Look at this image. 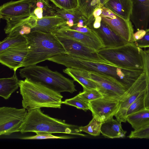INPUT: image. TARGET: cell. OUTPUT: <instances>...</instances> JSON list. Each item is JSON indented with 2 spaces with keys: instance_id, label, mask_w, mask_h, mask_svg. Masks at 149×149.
<instances>
[{
  "instance_id": "obj_1",
  "label": "cell",
  "mask_w": 149,
  "mask_h": 149,
  "mask_svg": "<svg viewBox=\"0 0 149 149\" xmlns=\"http://www.w3.org/2000/svg\"><path fill=\"white\" fill-rule=\"evenodd\" d=\"M24 36L28 50L22 67L36 65L55 55L66 53L62 45L52 33L33 30Z\"/></svg>"
},
{
  "instance_id": "obj_2",
  "label": "cell",
  "mask_w": 149,
  "mask_h": 149,
  "mask_svg": "<svg viewBox=\"0 0 149 149\" xmlns=\"http://www.w3.org/2000/svg\"><path fill=\"white\" fill-rule=\"evenodd\" d=\"M19 87L22 106L28 111L43 107L61 108L63 96L61 93L26 78L20 80Z\"/></svg>"
},
{
  "instance_id": "obj_3",
  "label": "cell",
  "mask_w": 149,
  "mask_h": 149,
  "mask_svg": "<svg viewBox=\"0 0 149 149\" xmlns=\"http://www.w3.org/2000/svg\"><path fill=\"white\" fill-rule=\"evenodd\" d=\"M79 127L66 123L65 120L51 117L44 113L40 108H38L28 111L19 132L22 134L41 132L86 136L80 131Z\"/></svg>"
},
{
  "instance_id": "obj_4",
  "label": "cell",
  "mask_w": 149,
  "mask_h": 149,
  "mask_svg": "<svg viewBox=\"0 0 149 149\" xmlns=\"http://www.w3.org/2000/svg\"><path fill=\"white\" fill-rule=\"evenodd\" d=\"M20 76L38 83L58 93H72L77 90L74 80L68 79L57 71L50 70L47 66L36 65L24 67L19 70Z\"/></svg>"
},
{
  "instance_id": "obj_5",
  "label": "cell",
  "mask_w": 149,
  "mask_h": 149,
  "mask_svg": "<svg viewBox=\"0 0 149 149\" xmlns=\"http://www.w3.org/2000/svg\"><path fill=\"white\" fill-rule=\"evenodd\" d=\"M48 60L67 68L102 73L110 76L121 83L125 76V68L79 58L66 53L53 56Z\"/></svg>"
},
{
  "instance_id": "obj_6",
  "label": "cell",
  "mask_w": 149,
  "mask_h": 149,
  "mask_svg": "<svg viewBox=\"0 0 149 149\" xmlns=\"http://www.w3.org/2000/svg\"><path fill=\"white\" fill-rule=\"evenodd\" d=\"M98 53L106 60L118 67L143 70L141 56L134 42H128L118 47L103 48Z\"/></svg>"
},
{
  "instance_id": "obj_7",
  "label": "cell",
  "mask_w": 149,
  "mask_h": 149,
  "mask_svg": "<svg viewBox=\"0 0 149 149\" xmlns=\"http://www.w3.org/2000/svg\"><path fill=\"white\" fill-rule=\"evenodd\" d=\"M147 81V75L143 72L119 100L118 108L114 116L118 121L126 122L127 113L129 107L146 90Z\"/></svg>"
},
{
  "instance_id": "obj_8",
  "label": "cell",
  "mask_w": 149,
  "mask_h": 149,
  "mask_svg": "<svg viewBox=\"0 0 149 149\" xmlns=\"http://www.w3.org/2000/svg\"><path fill=\"white\" fill-rule=\"evenodd\" d=\"M54 35L62 45L66 54L91 61L114 65L101 56L97 51L68 37Z\"/></svg>"
},
{
  "instance_id": "obj_9",
  "label": "cell",
  "mask_w": 149,
  "mask_h": 149,
  "mask_svg": "<svg viewBox=\"0 0 149 149\" xmlns=\"http://www.w3.org/2000/svg\"><path fill=\"white\" fill-rule=\"evenodd\" d=\"M28 111L23 108L3 107L0 108V135H10L19 132Z\"/></svg>"
},
{
  "instance_id": "obj_10",
  "label": "cell",
  "mask_w": 149,
  "mask_h": 149,
  "mask_svg": "<svg viewBox=\"0 0 149 149\" xmlns=\"http://www.w3.org/2000/svg\"><path fill=\"white\" fill-rule=\"evenodd\" d=\"M89 72L90 79L97 84V90L103 97L119 100L128 89L110 76L99 72Z\"/></svg>"
},
{
  "instance_id": "obj_11",
  "label": "cell",
  "mask_w": 149,
  "mask_h": 149,
  "mask_svg": "<svg viewBox=\"0 0 149 149\" xmlns=\"http://www.w3.org/2000/svg\"><path fill=\"white\" fill-rule=\"evenodd\" d=\"M101 16L103 21L127 42H135L133 26L130 20L125 19L105 7Z\"/></svg>"
},
{
  "instance_id": "obj_12",
  "label": "cell",
  "mask_w": 149,
  "mask_h": 149,
  "mask_svg": "<svg viewBox=\"0 0 149 149\" xmlns=\"http://www.w3.org/2000/svg\"><path fill=\"white\" fill-rule=\"evenodd\" d=\"M36 0L11 1L0 7V18L6 20L29 16L34 8Z\"/></svg>"
},
{
  "instance_id": "obj_13",
  "label": "cell",
  "mask_w": 149,
  "mask_h": 149,
  "mask_svg": "<svg viewBox=\"0 0 149 149\" xmlns=\"http://www.w3.org/2000/svg\"><path fill=\"white\" fill-rule=\"evenodd\" d=\"M119 100L102 97L88 102L93 117L103 122L113 117L119 106Z\"/></svg>"
},
{
  "instance_id": "obj_14",
  "label": "cell",
  "mask_w": 149,
  "mask_h": 149,
  "mask_svg": "<svg viewBox=\"0 0 149 149\" xmlns=\"http://www.w3.org/2000/svg\"><path fill=\"white\" fill-rule=\"evenodd\" d=\"M28 50L27 41L10 47L0 52V62L15 72L22 67Z\"/></svg>"
},
{
  "instance_id": "obj_15",
  "label": "cell",
  "mask_w": 149,
  "mask_h": 149,
  "mask_svg": "<svg viewBox=\"0 0 149 149\" xmlns=\"http://www.w3.org/2000/svg\"><path fill=\"white\" fill-rule=\"evenodd\" d=\"M37 19L31 13L29 16L7 19L4 31L8 36L28 34L36 26Z\"/></svg>"
},
{
  "instance_id": "obj_16",
  "label": "cell",
  "mask_w": 149,
  "mask_h": 149,
  "mask_svg": "<svg viewBox=\"0 0 149 149\" xmlns=\"http://www.w3.org/2000/svg\"><path fill=\"white\" fill-rule=\"evenodd\" d=\"M52 33L68 37L97 51L104 47L98 38L72 30L66 25L59 26Z\"/></svg>"
},
{
  "instance_id": "obj_17",
  "label": "cell",
  "mask_w": 149,
  "mask_h": 149,
  "mask_svg": "<svg viewBox=\"0 0 149 149\" xmlns=\"http://www.w3.org/2000/svg\"><path fill=\"white\" fill-rule=\"evenodd\" d=\"M133 9L130 20L136 31L146 30L149 24V0H132Z\"/></svg>"
},
{
  "instance_id": "obj_18",
  "label": "cell",
  "mask_w": 149,
  "mask_h": 149,
  "mask_svg": "<svg viewBox=\"0 0 149 149\" xmlns=\"http://www.w3.org/2000/svg\"><path fill=\"white\" fill-rule=\"evenodd\" d=\"M90 29L95 33L102 41L103 48H115L123 45L128 43L102 20L98 28Z\"/></svg>"
},
{
  "instance_id": "obj_19",
  "label": "cell",
  "mask_w": 149,
  "mask_h": 149,
  "mask_svg": "<svg viewBox=\"0 0 149 149\" xmlns=\"http://www.w3.org/2000/svg\"><path fill=\"white\" fill-rule=\"evenodd\" d=\"M104 7L125 19L130 20L133 9L132 0H109Z\"/></svg>"
},
{
  "instance_id": "obj_20",
  "label": "cell",
  "mask_w": 149,
  "mask_h": 149,
  "mask_svg": "<svg viewBox=\"0 0 149 149\" xmlns=\"http://www.w3.org/2000/svg\"><path fill=\"white\" fill-rule=\"evenodd\" d=\"M63 71L81 85L83 91L86 89H97V85L90 79L89 72L85 70L67 68Z\"/></svg>"
},
{
  "instance_id": "obj_21",
  "label": "cell",
  "mask_w": 149,
  "mask_h": 149,
  "mask_svg": "<svg viewBox=\"0 0 149 149\" xmlns=\"http://www.w3.org/2000/svg\"><path fill=\"white\" fill-rule=\"evenodd\" d=\"M121 122L112 117L103 122L101 128V133L106 138L113 139L123 138L126 131L122 128Z\"/></svg>"
},
{
  "instance_id": "obj_22",
  "label": "cell",
  "mask_w": 149,
  "mask_h": 149,
  "mask_svg": "<svg viewBox=\"0 0 149 149\" xmlns=\"http://www.w3.org/2000/svg\"><path fill=\"white\" fill-rule=\"evenodd\" d=\"M62 25H66V21L56 15L46 16L38 19L36 26L33 30L48 33H52L57 28Z\"/></svg>"
},
{
  "instance_id": "obj_23",
  "label": "cell",
  "mask_w": 149,
  "mask_h": 149,
  "mask_svg": "<svg viewBox=\"0 0 149 149\" xmlns=\"http://www.w3.org/2000/svg\"><path fill=\"white\" fill-rule=\"evenodd\" d=\"M19 80L14 72L12 76L0 79V96L5 100L8 99L19 87Z\"/></svg>"
},
{
  "instance_id": "obj_24",
  "label": "cell",
  "mask_w": 149,
  "mask_h": 149,
  "mask_svg": "<svg viewBox=\"0 0 149 149\" xmlns=\"http://www.w3.org/2000/svg\"><path fill=\"white\" fill-rule=\"evenodd\" d=\"M55 15H58L63 19L66 22V26L68 27L77 26L85 17L78 8L66 10L58 8L55 6Z\"/></svg>"
},
{
  "instance_id": "obj_25",
  "label": "cell",
  "mask_w": 149,
  "mask_h": 149,
  "mask_svg": "<svg viewBox=\"0 0 149 149\" xmlns=\"http://www.w3.org/2000/svg\"><path fill=\"white\" fill-rule=\"evenodd\" d=\"M127 121L134 130H137L149 123V108L143 109L127 116Z\"/></svg>"
},
{
  "instance_id": "obj_26",
  "label": "cell",
  "mask_w": 149,
  "mask_h": 149,
  "mask_svg": "<svg viewBox=\"0 0 149 149\" xmlns=\"http://www.w3.org/2000/svg\"><path fill=\"white\" fill-rule=\"evenodd\" d=\"M103 123L95 117H93L87 125L80 126L79 129L81 132H84L94 136H98L101 133V128Z\"/></svg>"
},
{
  "instance_id": "obj_27",
  "label": "cell",
  "mask_w": 149,
  "mask_h": 149,
  "mask_svg": "<svg viewBox=\"0 0 149 149\" xmlns=\"http://www.w3.org/2000/svg\"><path fill=\"white\" fill-rule=\"evenodd\" d=\"M26 41V39L24 36H8L0 42V52L10 47Z\"/></svg>"
},
{
  "instance_id": "obj_28",
  "label": "cell",
  "mask_w": 149,
  "mask_h": 149,
  "mask_svg": "<svg viewBox=\"0 0 149 149\" xmlns=\"http://www.w3.org/2000/svg\"><path fill=\"white\" fill-rule=\"evenodd\" d=\"M146 90L142 93L129 107L127 113V116L144 109L145 107Z\"/></svg>"
},
{
  "instance_id": "obj_29",
  "label": "cell",
  "mask_w": 149,
  "mask_h": 149,
  "mask_svg": "<svg viewBox=\"0 0 149 149\" xmlns=\"http://www.w3.org/2000/svg\"><path fill=\"white\" fill-rule=\"evenodd\" d=\"M63 104L74 107L85 111L89 109L88 103L81 99L78 95L71 98L66 99L63 101Z\"/></svg>"
},
{
  "instance_id": "obj_30",
  "label": "cell",
  "mask_w": 149,
  "mask_h": 149,
  "mask_svg": "<svg viewBox=\"0 0 149 149\" xmlns=\"http://www.w3.org/2000/svg\"><path fill=\"white\" fill-rule=\"evenodd\" d=\"M57 8L66 10L78 8V0H49Z\"/></svg>"
},
{
  "instance_id": "obj_31",
  "label": "cell",
  "mask_w": 149,
  "mask_h": 149,
  "mask_svg": "<svg viewBox=\"0 0 149 149\" xmlns=\"http://www.w3.org/2000/svg\"><path fill=\"white\" fill-rule=\"evenodd\" d=\"M78 95L81 99L88 103L103 97L97 89L85 90Z\"/></svg>"
},
{
  "instance_id": "obj_32",
  "label": "cell",
  "mask_w": 149,
  "mask_h": 149,
  "mask_svg": "<svg viewBox=\"0 0 149 149\" xmlns=\"http://www.w3.org/2000/svg\"><path fill=\"white\" fill-rule=\"evenodd\" d=\"M34 136L22 137L19 139L24 140L45 139H67L71 137L66 136H57L53 135L52 133L45 132H37Z\"/></svg>"
},
{
  "instance_id": "obj_33",
  "label": "cell",
  "mask_w": 149,
  "mask_h": 149,
  "mask_svg": "<svg viewBox=\"0 0 149 149\" xmlns=\"http://www.w3.org/2000/svg\"><path fill=\"white\" fill-rule=\"evenodd\" d=\"M127 137L130 139H149V123L138 130L131 131Z\"/></svg>"
},
{
  "instance_id": "obj_34",
  "label": "cell",
  "mask_w": 149,
  "mask_h": 149,
  "mask_svg": "<svg viewBox=\"0 0 149 149\" xmlns=\"http://www.w3.org/2000/svg\"><path fill=\"white\" fill-rule=\"evenodd\" d=\"M138 48L142 58L143 72L148 76L149 75V49L143 50L142 48Z\"/></svg>"
},
{
  "instance_id": "obj_35",
  "label": "cell",
  "mask_w": 149,
  "mask_h": 149,
  "mask_svg": "<svg viewBox=\"0 0 149 149\" xmlns=\"http://www.w3.org/2000/svg\"><path fill=\"white\" fill-rule=\"evenodd\" d=\"M146 33L141 39L135 42L137 46L141 48H149V28L146 30Z\"/></svg>"
},
{
  "instance_id": "obj_36",
  "label": "cell",
  "mask_w": 149,
  "mask_h": 149,
  "mask_svg": "<svg viewBox=\"0 0 149 149\" xmlns=\"http://www.w3.org/2000/svg\"><path fill=\"white\" fill-rule=\"evenodd\" d=\"M68 27L72 30L98 38L95 33L87 26L83 27H78L74 26Z\"/></svg>"
},
{
  "instance_id": "obj_37",
  "label": "cell",
  "mask_w": 149,
  "mask_h": 149,
  "mask_svg": "<svg viewBox=\"0 0 149 149\" xmlns=\"http://www.w3.org/2000/svg\"><path fill=\"white\" fill-rule=\"evenodd\" d=\"M146 33V30L140 29L134 33V37L135 42L142 39Z\"/></svg>"
},
{
  "instance_id": "obj_38",
  "label": "cell",
  "mask_w": 149,
  "mask_h": 149,
  "mask_svg": "<svg viewBox=\"0 0 149 149\" xmlns=\"http://www.w3.org/2000/svg\"><path fill=\"white\" fill-rule=\"evenodd\" d=\"M147 77V84L145 98V107L146 108H149V75Z\"/></svg>"
},
{
  "instance_id": "obj_39",
  "label": "cell",
  "mask_w": 149,
  "mask_h": 149,
  "mask_svg": "<svg viewBox=\"0 0 149 149\" xmlns=\"http://www.w3.org/2000/svg\"><path fill=\"white\" fill-rule=\"evenodd\" d=\"M88 0H78V9H79L82 7L86 3Z\"/></svg>"
},
{
  "instance_id": "obj_40",
  "label": "cell",
  "mask_w": 149,
  "mask_h": 149,
  "mask_svg": "<svg viewBox=\"0 0 149 149\" xmlns=\"http://www.w3.org/2000/svg\"><path fill=\"white\" fill-rule=\"evenodd\" d=\"M37 1H45V0H36Z\"/></svg>"
}]
</instances>
